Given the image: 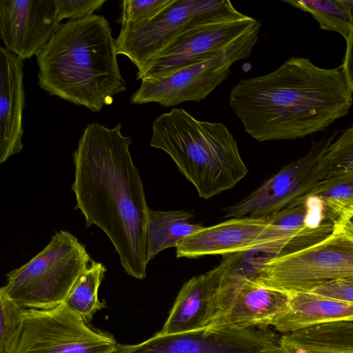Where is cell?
<instances>
[{
	"label": "cell",
	"mask_w": 353,
	"mask_h": 353,
	"mask_svg": "<svg viewBox=\"0 0 353 353\" xmlns=\"http://www.w3.org/2000/svg\"><path fill=\"white\" fill-rule=\"evenodd\" d=\"M288 301V293L247 280L227 279L223 274L216 296L219 312L208 327L270 326L286 310Z\"/></svg>",
	"instance_id": "cell-13"
},
{
	"label": "cell",
	"mask_w": 353,
	"mask_h": 353,
	"mask_svg": "<svg viewBox=\"0 0 353 353\" xmlns=\"http://www.w3.org/2000/svg\"><path fill=\"white\" fill-rule=\"evenodd\" d=\"M150 145L165 152L205 200L234 188L248 172L223 123L199 120L183 108L154 121Z\"/></svg>",
	"instance_id": "cell-4"
},
{
	"label": "cell",
	"mask_w": 353,
	"mask_h": 353,
	"mask_svg": "<svg viewBox=\"0 0 353 353\" xmlns=\"http://www.w3.org/2000/svg\"><path fill=\"white\" fill-rule=\"evenodd\" d=\"M112 128L88 124L72 154V189L86 228L96 225L108 236L130 276H146L150 208L143 184L129 150L132 139Z\"/></svg>",
	"instance_id": "cell-1"
},
{
	"label": "cell",
	"mask_w": 353,
	"mask_h": 353,
	"mask_svg": "<svg viewBox=\"0 0 353 353\" xmlns=\"http://www.w3.org/2000/svg\"><path fill=\"white\" fill-rule=\"evenodd\" d=\"M321 171L323 180L353 172V131L350 128L331 144L322 159Z\"/></svg>",
	"instance_id": "cell-26"
},
{
	"label": "cell",
	"mask_w": 353,
	"mask_h": 353,
	"mask_svg": "<svg viewBox=\"0 0 353 353\" xmlns=\"http://www.w3.org/2000/svg\"><path fill=\"white\" fill-rule=\"evenodd\" d=\"M308 195L319 198L337 220L343 211L353 206V172L321 181Z\"/></svg>",
	"instance_id": "cell-24"
},
{
	"label": "cell",
	"mask_w": 353,
	"mask_h": 353,
	"mask_svg": "<svg viewBox=\"0 0 353 353\" xmlns=\"http://www.w3.org/2000/svg\"><path fill=\"white\" fill-rule=\"evenodd\" d=\"M239 12L228 0H176L142 28L120 30L117 54L126 56L139 70L190 27Z\"/></svg>",
	"instance_id": "cell-10"
},
{
	"label": "cell",
	"mask_w": 353,
	"mask_h": 353,
	"mask_svg": "<svg viewBox=\"0 0 353 353\" xmlns=\"http://www.w3.org/2000/svg\"><path fill=\"white\" fill-rule=\"evenodd\" d=\"M225 270L221 261L216 268L185 282L159 333L178 334L210 326L219 312L216 296Z\"/></svg>",
	"instance_id": "cell-15"
},
{
	"label": "cell",
	"mask_w": 353,
	"mask_h": 353,
	"mask_svg": "<svg viewBox=\"0 0 353 353\" xmlns=\"http://www.w3.org/2000/svg\"><path fill=\"white\" fill-rule=\"evenodd\" d=\"M283 353H353V321H333L280 336Z\"/></svg>",
	"instance_id": "cell-19"
},
{
	"label": "cell",
	"mask_w": 353,
	"mask_h": 353,
	"mask_svg": "<svg viewBox=\"0 0 353 353\" xmlns=\"http://www.w3.org/2000/svg\"><path fill=\"white\" fill-rule=\"evenodd\" d=\"M54 0H1L0 36L23 61L37 56L61 25Z\"/></svg>",
	"instance_id": "cell-14"
},
{
	"label": "cell",
	"mask_w": 353,
	"mask_h": 353,
	"mask_svg": "<svg viewBox=\"0 0 353 353\" xmlns=\"http://www.w3.org/2000/svg\"><path fill=\"white\" fill-rule=\"evenodd\" d=\"M261 29V25L208 60L181 68L160 79L141 81L130 102H154L172 107L185 101L204 99L228 77L233 63L250 55Z\"/></svg>",
	"instance_id": "cell-7"
},
{
	"label": "cell",
	"mask_w": 353,
	"mask_h": 353,
	"mask_svg": "<svg viewBox=\"0 0 353 353\" xmlns=\"http://www.w3.org/2000/svg\"><path fill=\"white\" fill-rule=\"evenodd\" d=\"M105 0H54L59 19L74 21L94 14L105 3Z\"/></svg>",
	"instance_id": "cell-28"
},
{
	"label": "cell",
	"mask_w": 353,
	"mask_h": 353,
	"mask_svg": "<svg viewBox=\"0 0 353 353\" xmlns=\"http://www.w3.org/2000/svg\"><path fill=\"white\" fill-rule=\"evenodd\" d=\"M334 229L353 240V206L341 213L334 224Z\"/></svg>",
	"instance_id": "cell-31"
},
{
	"label": "cell",
	"mask_w": 353,
	"mask_h": 353,
	"mask_svg": "<svg viewBox=\"0 0 353 353\" xmlns=\"http://www.w3.org/2000/svg\"><path fill=\"white\" fill-rule=\"evenodd\" d=\"M350 278L353 240L334 229L318 243L279 254L263 266L256 283L291 294Z\"/></svg>",
	"instance_id": "cell-6"
},
{
	"label": "cell",
	"mask_w": 353,
	"mask_h": 353,
	"mask_svg": "<svg viewBox=\"0 0 353 353\" xmlns=\"http://www.w3.org/2000/svg\"><path fill=\"white\" fill-rule=\"evenodd\" d=\"M268 216L233 218L203 227L177 243V258L226 255L253 247L265 230Z\"/></svg>",
	"instance_id": "cell-16"
},
{
	"label": "cell",
	"mask_w": 353,
	"mask_h": 353,
	"mask_svg": "<svg viewBox=\"0 0 353 353\" xmlns=\"http://www.w3.org/2000/svg\"><path fill=\"white\" fill-rule=\"evenodd\" d=\"M261 22L239 12L201 21L185 30L137 73L154 80L187 65L208 60Z\"/></svg>",
	"instance_id": "cell-9"
},
{
	"label": "cell",
	"mask_w": 353,
	"mask_h": 353,
	"mask_svg": "<svg viewBox=\"0 0 353 353\" xmlns=\"http://www.w3.org/2000/svg\"><path fill=\"white\" fill-rule=\"evenodd\" d=\"M176 0H124L121 2V30H138L168 8Z\"/></svg>",
	"instance_id": "cell-25"
},
{
	"label": "cell",
	"mask_w": 353,
	"mask_h": 353,
	"mask_svg": "<svg viewBox=\"0 0 353 353\" xmlns=\"http://www.w3.org/2000/svg\"><path fill=\"white\" fill-rule=\"evenodd\" d=\"M310 292L329 298L353 303V278L328 282Z\"/></svg>",
	"instance_id": "cell-29"
},
{
	"label": "cell",
	"mask_w": 353,
	"mask_h": 353,
	"mask_svg": "<svg viewBox=\"0 0 353 353\" xmlns=\"http://www.w3.org/2000/svg\"><path fill=\"white\" fill-rule=\"evenodd\" d=\"M343 2L347 7L351 23L353 28V0H343Z\"/></svg>",
	"instance_id": "cell-32"
},
{
	"label": "cell",
	"mask_w": 353,
	"mask_h": 353,
	"mask_svg": "<svg viewBox=\"0 0 353 353\" xmlns=\"http://www.w3.org/2000/svg\"><path fill=\"white\" fill-rule=\"evenodd\" d=\"M117 55L105 17L69 20L37 56L38 84L50 95L99 112L127 90Z\"/></svg>",
	"instance_id": "cell-3"
},
{
	"label": "cell",
	"mask_w": 353,
	"mask_h": 353,
	"mask_svg": "<svg viewBox=\"0 0 353 353\" xmlns=\"http://www.w3.org/2000/svg\"><path fill=\"white\" fill-rule=\"evenodd\" d=\"M346 41V49L341 68L344 77L353 90V31Z\"/></svg>",
	"instance_id": "cell-30"
},
{
	"label": "cell",
	"mask_w": 353,
	"mask_h": 353,
	"mask_svg": "<svg viewBox=\"0 0 353 353\" xmlns=\"http://www.w3.org/2000/svg\"><path fill=\"white\" fill-rule=\"evenodd\" d=\"M288 294L286 310L270 324L279 332L286 334L333 321H353V303L311 292Z\"/></svg>",
	"instance_id": "cell-18"
},
{
	"label": "cell",
	"mask_w": 353,
	"mask_h": 353,
	"mask_svg": "<svg viewBox=\"0 0 353 353\" xmlns=\"http://www.w3.org/2000/svg\"><path fill=\"white\" fill-rule=\"evenodd\" d=\"M338 132L313 142L308 153L290 163L257 189L223 210L225 218L263 217L310 194L323 180L321 161Z\"/></svg>",
	"instance_id": "cell-11"
},
{
	"label": "cell",
	"mask_w": 353,
	"mask_h": 353,
	"mask_svg": "<svg viewBox=\"0 0 353 353\" xmlns=\"http://www.w3.org/2000/svg\"><path fill=\"white\" fill-rule=\"evenodd\" d=\"M117 344L63 303L48 310L26 309L11 353H113Z\"/></svg>",
	"instance_id": "cell-8"
},
{
	"label": "cell",
	"mask_w": 353,
	"mask_h": 353,
	"mask_svg": "<svg viewBox=\"0 0 353 353\" xmlns=\"http://www.w3.org/2000/svg\"><path fill=\"white\" fill-rule=\"evenodd\" d=\"M113 353H283L280 336L265 325L207 327L172 334H156L137 345L117 344Z\"/></svg>",
	"instance_id": "cell-12"
},
{
	"label": "cell",
	"mask_w": 353,
	"mask_h": 353,
	"mask_svg": "<svg viewBox=\"0 0 353 353\" xmlns=\"http://www.w3.org/2000/svg\"><path fill=\"white\" fill-rule=\"evenodd\" d=\"M291 241L289 239L267 241L247 250L223 255V276L256 283L263 266L276 257Z\"/></svg>",
	"instance_id": "cell-21"
},
{
	"label": "cell",
	"mask_w": 353,
	"mask_h": 353,
	"mask_svg": "<svg viewBox=\"0 0 353 353\" xmlns=\"http://www.w3.org/2000/svg\"><path fill=\"white\" fill-rule=\"evenodd\" d=\"M290 6L310 13L321 28L339 33L345 40L353 28L343 0H285Z\"/></svg>",
	"instance_id": "cell-23"
},
{
	"label": "cell",
	"mask_w": 353,
	"mask_h": 353,
	"mask_svg": "<svg viewBox=\"0 0 353 353\" xmlns=\"http://www.w3.org/2000/svg\"><path fill=\"white\" fill-rule=\"evenodd\" d=\"M350 128L353 131V125Z\"/></svg>",
	"instance_id": "cell-33"
},
{
	"label": "cell",
	"mask_w": 353,
	"mask_h": 353,
	"mask_svg": "<svg viewBox=\"0 0 353 353\" xmlns=\"http://www.w3.org/2000/svg\"><path fill=\"white\" fill-rule=\"evenodd\" d=\"M229 103L257 141L289 140L323 131L347 114L353 90L341 66L323 68L291 57L273 72L238 81Z\"/></svg>",
	"instance_id": "cell-2"
},
{
	"label": "cell",
	"mask_w": 353,
	"mask_h": 353,
	"mask_svg": "<svg viewBox=\"0 0 353 353\" xmlns=\"http://www.w3.org/2000/svg\"><path fill=\"white\" fill-rule=\"evenodd\" d=\"M0 353H11L18 337L26 308L0 291Z\"/></svg>",
	"instance_id": "cell-27"
},
{
	"label": "cell",
	"mask_w": 353,
	"mask_h": 353,
	"mask_svg": "<svg viewBox=\"0 0 353 353\" xmlns=\"http://www.w3.org/2000/svg\"><path fill=\"white\" fill-rule=\"evenodd\" d=\"M192 212L149 210L147 230V262L160 252L176 248L186 236L203 228L200 223L191 222Z\"/></svg>",
	"instance_id": "cell-20"
},
{
	"label": "cell",
	"mask_w": 353,
	"mask_h": 353,
	"mask_svg": "<svg viewBox=\"0 0 353 353\" xmlns=\"http://www.w3.org/2000/svg\"><path fill=\"white\" fill-rule=\"evenodd\" d=\"M23 60L0 48V163L21 152L25 107Z\"/></svg>",
	"instance_id": "cell-17"
},
{
	"label": "cell",
	"mask_w": 353,
	"mask_h": 353,
	"mask_svg": "<svg viewBox=\"0 0 353 353\" xmlns=\"http://www.w3.org/2000/svg\"><path fill=\"white\" fill-rule=\"evenodd\" d=\"M105 272L106 268L101 263L92 260L63 303L85 321H90L97 311L105 306V303L98 298Z\"/></svg>",
	"instance_id": "cell-22"
},
{
	"label": "cell",
	"mask_w": 353,
	"mask_h": 353,
	"mask_svg": "<svg viewBox=\"0 0 353 353\" xmlns=\"http://www.w3.org/2000/svg\"><path fill=\"white\" fill-rule=\"evenodd\" d=\"M91 261L76 236L59 230L39 254L7 274L0 291L25 308L52 309L64 303Z\"/></svg>",
	"instance_id": "cell-5"
}]
</instances>
